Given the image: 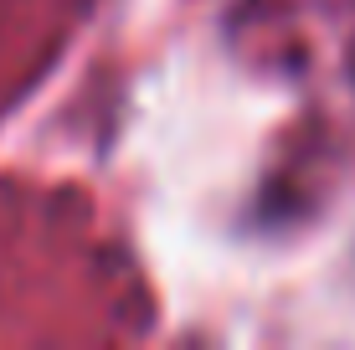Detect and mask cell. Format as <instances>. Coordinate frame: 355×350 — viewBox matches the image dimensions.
Masks as SVG:
<instances>
[]
</instances>
